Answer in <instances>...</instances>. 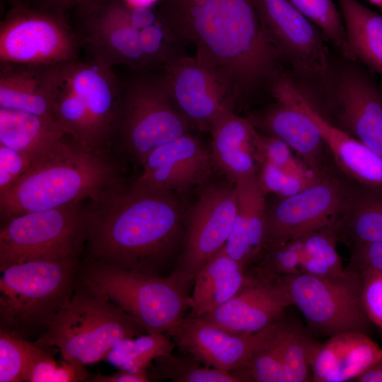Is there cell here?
<instances>
[{
    "label": "cell",
    "mask_w": 382,
    "mask_h": 382,
    "mask_svg": "<svg viewBox=\"0 0 382 382\" xmlns=\"http://www.w3.org/2000/svg\"><path fill=\"white\" fill-rule=\"evenodd\" d=\"M162 21L218 81L233 107L280 74L282 58L264 31L254 0H168Z\"/></svg>",
    "instance_id": "1"
},
{
    "label": "cell",
    "mask_w": 382,
    "mask_h": 382,
    "mask_svg": "<svg viewBox=\"0 0 382 382\" xmlns=\"http://www.w3.org/2000/svg\"><path fill=\"white\" fill-rule=\"evenodd\" d=\"M90 202L86 257L155 276L172 272L185 232V218L174 193L133 184Z\"/></svg>",
    "instance_id": "2"
},
{
    "label": "cell",
    "mask_w": 382,
    "mask_h": 382,
    "mask_svg": "<svg viewBox=\"0 0 382 382\" xmlns=\"http://www.w3.org/2000/svg\"><path fill=\"white\" fill-rule=\"evenodd\" d=\"M125 187L107 150L83 146L66 135L38 154L25 173L0 192L1 215L6 221L86 199L97 200Z\"/></svg>",
    "instance_id": "3"
},
{
    "label": "cell",
    "mask_w": 382,
    "mask_h": 382,
    "mask_svg": "<svg viewBox=\"0 0 382 382\" xmlns=\"http://www.w3.org/2000/svg\"><path fill=\"white\" fill-rule=\"evenodd\" d=\"M50 87L62 128L83 146L107 150L117 130L122 94L112 66L96 57L62 63Z\"/></svg>",
    "instance_id": "4"
},
{
    "label": "cell",
    "mask_w": 382,
    "mask_h": 382,
    "mask_svg": "<svg viewBox=\"0 0 382 382\" xmlns=\"http://www.w3.org/2000/svg\"><path fill=\"white\" fill-rule=\"evenodd\" d=\"M146 334L148 331L139 321L79 274L69 302L31 342L37 347H55L64 360L86 365L104 359L120 341Z\"/></svg>",
    "instance_id": "5"
},
{
    "label": "cell",
    "mask_w": 382,
    "mask_h": 382,
    "mask_svg": "<svg viewBox=\"0 0 382 382\" xmlns=\"http://www.w3.org/2000/svg\"><path fill=\"white\" fill-rule=\"evenodd\" d=\"M80 264L79 257L38 259L1 270L0 330L37 338L70 300Z\"/></svg>",
    "instance_id": "6"
},
{
    "label": "cell",
    "mask_w": 382,
    "mask_h": 382,
    "mask_svg": "<svg viewBox=\"0 0 382 382\" xmlns=\"http://www.w3.org/2000/svg\"><path fill=\"white\" fill-rule=\"evenodd\" d=\"M79 277L101 289L148 333H168L190 308L189 292L173 278L125 270L86 257Z\"/></svg>",
    "instance_id": "7"
},
{
    "label": "cell",
    "mask_w": 382,
    "mask_h": 382,
    "mask_svg": "<svg viewBox=\"0 0 382 382\" xmlns=\"http://www.w3.org/2000/svg\"><path fill=\"white\" fill-rule=\"evenodd\" d=\"M86 211L76 202L6 220L0 231V271L32 260L79 257L85 247Z\"/></svg>",
    "instance_id": "8"
},
{
    "label": "cell",
    "mask_w": 382,
    "mask_h": 382,
    "mask_svg": "<svg viewBox=\"0 0 382 382\" xmlns=\"http://www.w3.org/2000/svg\"><path fill=\"white\" fill-rule=\"evenodd\" d=\"M308 325L332 336L342 332L367 334L372 323L362 302L363 276L346 268L331 276L298 274L279 277Z\"/></svg>",
    "instance_id": "9"
},
{
    "label": "cell",
    "mask_w": 382,
    "mask_h": 382,
    "mask_svg": "<svg viewBox=\"0 0 382 382\" xmlns=\"http://www.w3.org/2000/svg\"><path fill=\"white\" fill-rule=\"evenodd\" d=\"M351 61L330 78L322 95L308 101L334 126L382 158V86Z\"/></svg>",
    "instance_id": "10"
},
{
    "label": "cell",
    "mask_w": 382,
    "mask_h": 382,
    "mask_svg": "<svg viewBox=\"0 0 382 382\" xmlns=\"http://www.w3.org/2000/svg\"><path fill=\"white\" fill-rule=\"evenodd\" d=\"M192 126L173 101L162 77L134 81L122 94L117 130L141 165L151 151L190 133Z\"/></svg>",
    "instance_id": "11"
},
{
    "label": "cell",
    "mask_w": 382,
    "mask_h": 382,
    "mask_svg": "<svg viewBox=\"0 0 382 382\" xmlns=\"http://www.w3.org/2000/svg\"><path fill=\"white\" fill-rule=\"evenodd\" d=\"M349 185L350 180L335 166L299 192L267 202L262 256L289 241L332 227L344 208Z\"/></svg>",
    "instance_id": "12"
},
{
    "label": "cell",
    "mask_w": 382,
    "mask_h": 382,
    "mask_svg": "<svg viewBox=\"0 0 382 382\" xmlns=\"http://www.w3.org/2000/svg\"><path fill=\"white\" fill-rule=\"evenodd\" d=\"M233 186L214 184L204 187L185 221L181 250L169 274L189 292L199 270L223 248L236 215Z\"/></svg>",
    "instance_id": "13"
},
{
    "label": "cell",
    "mask_w": 382,
    "mask_h": 382,
    "mask_svg": "<svg viewBox=\"0 0 382 382\" xmlns=\"http://www.w3.org/2000/svg\"><path fill=\"white\" fill-rule=\"evenodd\" d=\"M269 40L301 79L316 81L322 91L331 72L328 39L288 0H254Z\"/></svg>",
    "instance_id": "14"
},
{
    "label": "cell",
    "mask_w": 382,
    "mask_h": 382,
    "mask_svg": "<svg viewBox=\"0 0 382 382\" xmlns=\"http://www.w3.org/2000/svg\"><path fill=\"white\" fill-rule=\"evenodd\" d=\"M76 37L59 16L17 8L0 25L1 64L51 66L76 59Z\"/></svg>",
    "instance_id": "15"
},
{
    "label": "cell",
    "mask_w": 382,
    "mask_h": 382,
    "mask_svg": "<svg viewBox=\"0 0 382 382\" xmlns=\"http://www.w3.org/2000/svg\"><path fill=\"white\" fill-rule=\"evenodd\" d=\"M276 103L248 119L262 133L285 142L318 175L335 166L318 127L310 116L279 88L270 86Z\"/></svg>",
    "instance_id": "16"
},
{
    "label": "cell",
    "mask_w": 382,
    "mask_h": 382,
    "mask_svg": "<svg viewBox=\"0 0 382 382\" xmlns=\"http://www.w3.org/2000/svg\"><path fill=\"white\" fill-rule=\"evenodd\" d=\"M141 166L134 184L174 194L203 184L215 167L211 151L190 133L154 149Z\"/></svg>",
    "instance_id": "17"
},
{
    "label": "cell",
    "mask_w": 382,
    "mask_h": 382,
    "mask_svg": "<svg viewBox=\"0 0 382 382\" xmlns=\"http://www.w3.org/2000/svg\"><path fill=\"white\" fill-rule=\"evenodd\" d=\"M161 77L179 110L202 131L210 132L232 110L218 81L195 57L181 55L164 65Z\"/></svg>",
    "instance_id": "18"
},
{
    "label": "cell",
    "mask_w": 382,
    "mask_h": 382,
    "mask_svg": "<svg viewBox=\"0 0 382 382\" xmlns=\"http://www.w3.org/2000/svg\"><path fill=\"white\" fill-rule=\"evenodd\" d=\"M272 82L313 120L338 170L349 180L382 194V158L324 118L291 77L282 74Z\"/></svg>",
    "instance_id": "19"
},
{
    "label": "cell",
    "mask_w": 382,
    "mask_h": 382,
    "mask_svg": "<svg viewBox=\"0 0 382 382\" xmlns=\"http://www.w3.org/2000/svg\"><path fill=\"white\" fill-rule=\"evenodd\" d=\"M248 278L233 298L201 318L235 333H255L282 318L292 301L279 277Z\"/></svg>",
    "instance_id": "20"
},
{
    "label": "cell",
    "mask_w": 382,
    "mask_h": 382,
    "mask_svg": "<svg viewBox=\"0 0 382 382\" xmlns=\"http://www.w3.org/2000/svg\"><path fill=\"white\" fill-rule=\"evenodd\" d=\"M167 334L181 352L206 366L230 373L246 364L255 343V332H228L190 315L180 319Z\"/></svg>",
    "instance_id": "21"
},
{
    "label": "cell",
    "mask_w": 382,
    "mask_h": 382,
    "mask_svg": "<svg viewBox=\"0 0 382 382\" xmlns=\"http://www.w3.org/2000/svg\"><path fill=\"white\" fill-rule=\"evenodd\" d=\"M382 358V348L366 333L332 335L318 345L311 363L312 381L345 382L355 379Z\"/></svg>",
    "instance_id": "22"
},
{
    "label": "cell",
    "mask_w": 382,
    "mask_h": 382,
    "mask_svg": "<svg viewBox=\"0 0 382 382\" xmlns=\"http://www.w3.org/2000/svg\"><path fill=\"white\" fill-rule=\"evenodd\" d=\"M235 190L236 215L224 249L246 271L263 252L267 193L258 173L238 180Z\"/></svg>",
    "instance_id": "23"
},
{
    "label": "cell",
    "mask_w": 382,
    "mask_h": 382,
    "mask_svg": "<svg viewBox=\"0 0 382 382\" xmlns=\"http://www.w3.org/2000/svg\"><path fill=\"white\" fill-rule=\"evenodd\" d=\"M211 154L214 166L232 184L258 173L256 159L257 129L249 119L228 111L212 130Z\"/></svg>",
    "instance_id": "24"
},
{
    "label": "cell",
    "mask_w": 382,
    "mask_h": 382,
    "mask_svg": "<svg viewBox=\"0 0 382 382\" xmlns=\"http://www.w3.org/2000/svg\"><path fill=\"white\" fill-rule=\"evenodd\" d=\"M93 19L86 40L93 57L111 65L125 64L135 69L149 65L141 51L139 30L129 22L127 8L113 4Z\"/></svg>",
    "instance_id": "25"
},
{
    "label": "cell",
    "mask_w": 382,
    "mask_h": 382,
    "mask_svg": "<svg viewBox=\"0 0 382 382\" xmlns=\"http://www.w3.org/2000/svg\"><path fill=\"white\" fill-rule=\"evenodd\" d=\"M248 281L245 270L224 247L197 274L190 295L189 315L201 317L214 311L238 294Z\"/></svg>",
    "instance_id": "26"
},
{
    "label": "cell",
    "mask_w": 382,
    "mask_h": 382,
    "mask_svg": "<svg viewBox=\"0 0 382 382\" xmlns=\"http://www.w3.org/2000/svg\"><path fill=\"white\" fill-rule=\"evenodd\" d=\"M46 66L1 64L0 108L33 114L57 123L46 86Z\"/></svg>",
    "instance_id": "27"
},
{
    "label": "cell",
    "mask_w": 382,
    "mask_h": 382,
    "mask_svg": "<svg viewBox=\"0 0 382 382\" xmlns=\"http://www.w3.org/2000/svg\"><path fill=\"white\" fill-rule=\"evenodd\" d=\"M332 228L350 249L382 242V194L350 181L344 208Z\"/></svg>",
    "instance_id": "28"
},
{
    "label": "cell",
    "mask_w": 382,
    "mask_h": 382,
    "mask_svg": "<svg viewBox=\"0 0 382 382\" xmlns=\"http://www.w3.org/2000/svg\"><path fill=\"white\" fill-rule=\"evenodd\" d=\"M353 61L382 76V14L357 0H337Z\"/></svg>",
    "instance_id": "29"
},
{
    "label": "cell",
    "mask_w": 382,
    "mask_h": 382,
    "mask_svg": "<svg viewBox=\"0 0 382 382\" xmlns=\"http://www.w3.org/2000/svg\"><path fill=\"white\" fill-rule=\"evenodd\" d=\"M284 365L289 382L312 381L311 363L319 343L303 328L282 318L260 330Z\"/></svg>",
    "instance_id": "30"
},
{
    "label": "cell",
    "mask_w": 382,
    "mask_h": 382,
    "mask_svg": "<svg viewBox=\"0 0 382 382\" xmlns=\"http://www.w3.org/2000/svg\"><path fill=\"white\" fill-rule=\"evenodd\" d=\"M69 135L56 122L25 112L0 108V144L12 149L40 154Z\"/></svg>",
    "instance_id": "31"
},
{
    "label": "cell",
    "mask_w": 382,
    "mask_h": 382,
    "mask_svg": "<svg viewBox=\"0 0 382 382\" xmlns=\"http://www.w3.org/2000/svg\"><path fill=\"white\" fill-rule=\"evenodd\" d=\"M175 344L166 333H151L117 342L104 359L120 370L146 371L158 357L173 352Z\"/></svg>",
    "instance_id": "32"
},
{
    "label": "cell",
    "mask_w": 382,
    "mask_h": 382,
    "mask_svg": "<svg viewBox=\"0 0 382 382\" xmlns=\"http://www.w3.org/2000/svg\"><path fill=\"white\" fill-rule=\"evenodd\" d=\"M147 374L151 379L174 382H239L233 374L206 366L184 352H171L157 357Z\"/></svg>",
    "instance_id": "33"
},
{
    "label": "cell",
    "mask_w": 382,
    "mask_h": 382,
    "mask_svg": "<svg viewBox=\"0 0 382 382\" xmlns=\"http://www.w3.org/2000/svg\"><path fill=\"white\" fill-rule=\"evenodd\" d=\"M295 239L301 254L302 273L331 276L344 271L336 250L337 236L332 227L316 230Z\"/></svg>",
    "instance_id": "34"
},
{
    "label": "cell",
    "mask_w": 382,
    "mask_h": 382,
    "mask_svg": "<svg viewBox=\"0 0 382 382\" xmlns=\"http://www.w3.org/2000/svg\"><path fill=\"white\" fill-rule=\"evenodd\" d=\"M314 23L345 59L353 61L341 15L333 0H288Z\"/></svg>",
    "instance_id": "35"
},
{
    "label": "cell",
    "mask_w": 382,
    "mask_h": 382,
    "mask_svg": "<svg viewBox=\"0 0 382 382\" xmlns=\"http://www.w3.org/2000/svg\"><path fill=\"white\" fill-rule=\"evenodd\" d=\"M239 382H289L286 372L277 354L264 342L260 331L246 364L232 372Z\"/></svg>",
    "instance_id": "36"
},
{
    "label": "cell",
    "mask_w": 382,
    "mask_h": 382,
    "mask_svg": "<svg viewBox=\"0 0 382 382\" xmlns=\"http://www.w3.org/2000/svg\"><path fill=\"white\" fill-rule=\"evenodd\" d=\"M292 151L280 139L258 132L256 159L259 166L268 163L290 175L312 181L322 176L314 173L298 157H294Z\"/></svg>",
    "instance_id": "37"
},
{
    "label": "cell",
    "mask_w": 382,
    "mask_h": 382,
    "mask_svg": "<svg viewBox=\"0 0 382 382\" xmlns=\"http://www.w3.org/2000/svg\"><path fill=\"white\" fill-rule=\"evenodd\" d=\"M31 342L0 330V382H21Z\"/></svg>",
    "instance_id": "38"
},
{
    "label": "cell",
    "mask_w": 382,
    "mask_h": 382,
    "mask_svg": "<svg viewBox=\"0 0 382 382\" xmlns=\"http://www.w3.org/2000/svg\"><path fill=\"white\" fill-rule=\"evenodd\" d=\"M258 178L267 195L273 193L281 198L295 195L317 181L294 176L268 163L260 166Z\"/></svg>",
    "instance_id": "39"
},
{
    "label": "cell",
    "mask_w": 382,
    "mask_h": 382,
    "mask_svg": "<svg viewBox=\"0 0 382 382\" xmlns=\"http://www.w3.org/2000/svg\"><path fill=\"white\" fill-rule=\"evenodd\" d=\"M37 155L0 144V192L13 185L25 173Z\"/></svg>",
    "instance_id": "40"
},
{
    "label": "cell",
    "mask_w": 382,
    "mask_h": 382,
    "mask_svg": "<svg viewBox=\"0 0 382 382\" xmlns=\"http://www.w3.org/2000/svg\"><path fill=\"white\" fill-rule=\"evenodd\" d=\"M52 348L37 347L31 342L24 381L53 382L59 364Z\"/></svg>",
    "instance_id": "41"
},
{
    "label": "cell",
    "mask_w": 382,
    "mask_h": 382,
    "mask_svg": "<svg viewBox=\"0 0 382 382\" xmlns=\"http://www.w3.org/2000/svg\"><path fill=\"white\" fill-rule=\"evenodd\" d=\"M361 274L363 306L372 324L382 330V272Z\"/></svg>",
    "instance_id": "42"
},
{
    "label": "cell",
    "mask_w": 382,
    "mask_h": 382,
    "mask_svg": "<svg viewBox=\"0 0 382 382\" xmlns=\"http://www.w3.org/2000/svg\"><path fill=\"white\" fill-rule=\"evenodd\" d=\"M349 269L359 272H382V242L364 244L351 248Z\"/></svg>",
    "instance_id": "43"
},
{
    "label": "cell",
    "mask_w": 382,
    "mask_h": 382,
    "mask_svg": "<svg viewBox=\"0 0 382 382\" xmlns=\"http://www.w3.org/2000/svg\"><path fill=\"white\" fill-rule=\"evenodd\" d=\"M130 23L138 30L152 25L160 20L150 7H130L127 8Z\"/></svg>",
    "instance_id": "44"
},
{
    "label": "cell",
    "mask_w": 382,
    "mask_h": 382,
    "mask_svg": "<svg viewBox=\"0 0 382 382\" xmlns=\"http://www.w3.org/2000/svg\"><path fill=\"white\" fill-rule=\"evenodd\" d=\"M146 371L132 372L120 370L119 372L110 375H95L91 376L86 381L92 382H148L150 381Z\"/></svg>",
    "instance_id": "45"
},
{
    "label": "cell",
    "mask_w": 382,
    "mask_h": 382,
    "mask_svg": "<svg viewBox=\"0 0 382 382\" xmlns=\"http://www.w3.org/2000/svg\"><path fill=\"white\" fill-rule=\"evenodd\" d=\"M354 381L357 382H382V358L368 367Z\"/></svg>",
    "instance_id": "46"
},
{
    "label": "cell",
    "mask_w": 382,
    "mask_h": 382,
    "mask_svg": "<svg viewBox=\"0 0 382 382\" xmlns=\"http://www.w3.org/2000/svg\"><path fill=\"white\" fill-rule=\"evenodd\" d=\"M158 0H127L129 6L133 7H151Z\"/></svg>",
    "instance_id": "47"
},
{
    "label": "cell",
    "mask_w": 382,
    "mask_h": 382,
    "mask_svg": "<svg viewBox=\"0 0 382 382\" xmlns=\"http://www.w3.org/2000/svg\"><path fill=\"white\" fill-rule=\"evenodd\" d=\"M49 2L61 6H69L76 4H82L88 0H47Z\"/></svg>",
    "instance_id": "48"
},
{
    "label": "cell",
    "mask_w": 382,
    "mask_h": 382,
    "mask_svg": "<svg viewBox=\"0 0 382 382\" xmlns=\"http://www.w3.org/2000/svg\"><path fill=\"white\" fill-rule=\"evenodd\" d=\"M371 4L376 6L378 8H380L381 13H382V0H368Z\"/></svg>",
    "instance_id": "49"
}]
</instances>
